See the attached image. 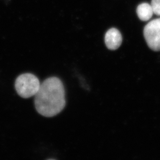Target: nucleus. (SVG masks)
Returning a JSON list of instances; mask_svg holds the SVG:
<instances>
[{
  "label": "nucleus",
  "mask_w": 160,
  "mask_h": 160,
  "mask_svg": "<svg viewBox=\"0 0 160 160\" xmlns=\"http://www.w3.org/2000/svg\"><path fill=\"white\" fill-rule=\"evenodd\" d=\"M40 85L38 78L30 73L20 75L15 83V87L18 94L24 98H28L35 95Z\"/></svg>",
  "instance_id": "obj_2"
},
{
  "label": "nucleus",
  "mask_w": 160,
  "mask_h": 160,
  "mask_svg": "<svg viewBox=\"0 0 160 160\" xmlns=\"http://www.w3.org/2000/svg\"><path fill=\"white\" fill-rule=\"evenodd\" d=\"M143 33L149 48L154 51H160V18L148 23L144 28Z\"/></svg>",
  "instance_id": "obj_3"
},
{
  "label": "nucleus",
  "mask_w": 160,
  "mask_h": 160,
  "mask_svg": "<svg viewBox=\"0 0 160 160\" xmlns=\"http://www.w3.org/2000/svg\"><path fill=\"white\" fill-rule=\"evenodd\" d=\"M34 104L37 111L43 116L52 117L59 113L66 104L62 81L55 77L45 80L35 95Z\"/></svg>",
  "instance_id": "obj_1"
},
{
  "label": "nucleus",
  "mask_w": 160,
  "mask_h": 160,
  "mask_svg": "<svg viewBox=\"0 0 160 160\" xmlns=\"http://www.w3.org/2000/svg\"><path fill=\"white\" fill-rule=\"evenodd\" d=\"M137 13L140 20L147 21L151 18L154 13L151 5L149 3H143L138 6Z\"/></svg>",
  "instance_id": "obj_5"
},
{
  "label": "nucleus",
  "mask_w": 160,
  "mask_h": 160,
  "mask_svg": "<svg viewBox=\"0 0 160 160\" xmlns=\"http://www.w3.org/2000/svg\"><path fill=\"white\" fill-rule=\"evenodd\" d=\"M122 34L115 28L109 29L105 35V43L107 48L110 50L118 49L122 44Z\"/></svg>",
  "instance_id": "obj_4"
},
{
  "label": "nucleus",
  "mask_w": 160,
  "mask_h": 160,
  "mask_svg": "<svg viewBox=\"0 0 160 160\" xmlns=\"http://www.w3.org/2000/svg\"><path fill=\"white\" fill-rule=\"evenodd\" d=\"M151 6L153 13L160 16V0H152Z\"/></svg>",
  "instance_id": "obj_6"
}]
</instances>
